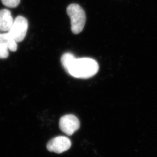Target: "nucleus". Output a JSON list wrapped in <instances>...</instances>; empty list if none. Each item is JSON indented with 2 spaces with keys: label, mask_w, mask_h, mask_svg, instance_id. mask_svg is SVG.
I'll return each instance as SVG.
<instances>
[{
  "label": "nucleus",
  "mask_w": 157,
  "mask_h": 157,
  "mask_svg": "<svg viewBox=\"0 0 157 157\" xmlns=\"http://www.w3.org/2000/svg\"><path fill=\"white\" fill-rule=\"evenodd\" d=\"M59 128L68 136H71L80 128V122L76 116L69 114L63 116L59 122Z\"/></svg>",
  "instance_id": "nucleus-4"
},
{
  "label": "nucleus",
  "mask_w": 157,
  "mask_h": 157,
  "mask_svg": "<svg viewBox=\"0 0 157 157\" xmlns=\"http://www.w3.org/2000/svg\"><path fill=\"white\" fill-rule=\"evenodd\" d=\"M0 43L6 45L11 51L15 52L17 50V43L8 32L0 33Z\"/></svg>",
  "instance_id": "nucleus-7"
},
{
  "label": "nucleus",
  "mask_w": 157,
  "mask_h": 157,
  "mask_svg": "<svg viewBox=\"0 0 157 157\" xmlns=\"http://www.w3.org/2000/svg\"><path fill=\"white\" fill-rule=\"evenodd\" d=\"M21 0H1L4 6L8 8H16L20 4Z\"/></svg>",
  "instance_id": "nucleus-8"
},
{
  "label": "nucleus",
  "mask_w": 157,
  "mask_h": 157,
  "mask_svg": "<svg viewBox=\"0 0 157 157\" xmlns=\"http://www.w3.org/2000/svg\"><path fill=\"white\" fill-rule=\"evenodd\" d=\"M28 29V20L22 16H17L14 19L10 30L8 32L17 43L22 41L26 37Z\"/></svg>",
  "instance_id": "nucleus-3"
},
{
  "label": "nucleus",
  "mask_w": 157,
  "mask_h": 157,
  "mask_svg": "<svg viewBox=\"0 0 157 157\" xmlns=\"http://www.w3.org/2000/svg\"><path fill=\"white\" fill-rule=\"evenodd\" d=\"M13 21L10 10L7 9L0 10V32H8L11 28Z\"/></svg>",
  "instance_id": "nucleus-6"
},
{
  "label": "nucleus",
  "mask_w": 157,
  "mask_h": 157,
  "mask_svg": "<svg viewBox=\"0 0 157 157\" xmlns=\"http://www.w3.org/2000/svg\"><path fill=\"white\" fill-rule=\"evenodd\" d=\"M72 145L71 141L65 136H58L51 139L47 144V150L50 152L61 154L68 150Z\"/></svg>",
  "instance_id": "nucleus-5"
},
{
  "label": "nucleus",
  "mask_w": 157,
  "mask_h": 157,
  "mask_svg": "<svg viewBox=\"0 0 157 157\" xmlns=\"http://www.w3.org/2000/svg\"><path fill=\"white\" fill-rule=\"evenodd\" d=\"M9 56V49L6 45L0 43V58L4 59Z\"/></svg>",
  "instance_id": "nucleus-9"
},
{
  "label": "nucleus",
  "mask_w": 157,
  "mask_h": 157,
  "mask_svg": "<svg viewBox=\"0 0 157 157\" xmlns=\"http://www.w3.org/2000/svg\"><path fill=\"white\" fill-rule=\"evenodd\" d=\"M67 12L71 19L72 32L75 34L80 33L84 29L86 20L83 9L77 4H72L67 6Z\"/></svg>",
  "instance_id": "nucleus-2"
},
{
  "label": "nucleus",
  "mask_w": 157,
  "mask_h": 157,
  "mask_svg": "<svg viewBox=\"0 0 157 157\" xmlns=\"http://www.w3.org/2000/svg\"><path fill=\"white\" fill-rule=\"evenodd\" d=\"M61 61L67 73L76 78H90L99 69V65L95 59L90 58H76L70 52L63 54Z\"/></svg>",
  "instance_id": "nucleus-1"
}]
</instances>
